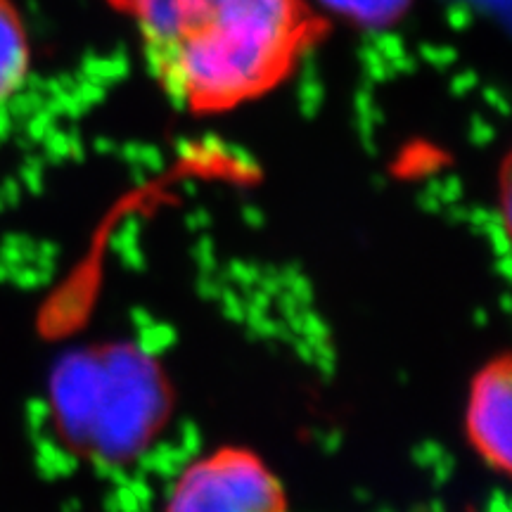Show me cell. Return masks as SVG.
<instances>
[{
  "mask_svg": "<svg viewBox=\"0 0 512 512\" xmlns=\"http://www.w3.org/2000/svg\"><path fill=\"white\" fill-rule=\"evenodd\" d=\"M131 22L152 79L190 114L273 93L323 41L309 0H107Z\"/></svg>",
  "mask_w": 512,
  "mask_h": 512,
  "instance_id": "1",
  "label": "cell"
},
{
  "mask_svg": "<svg viewBox=\"0 0 512 512\" xmlns=\"http://www.w3.org/2000/svg\"><path fill=\"white\" fill-rule=\"evenodd\" d=\"M166 512H287V496L264 460L226 448L178 477Z\"/></svg>",
  "mask_w": 512,
  "mask_h": 512,
  "instance_id": "2",
  "label": "cell"
},
{
  "mask_svg": "<svg viewBox=\"0 0 512 512\" xmlns=\"http://www.w3.org/2000/svg\"><path fill=\"white\" fill-rule=\"evenodd\" d=\"M465 425L477 456L498 472H508L512 437V375L508 358L489 363L475 377L467 399Z\"/></svg>",
  "mask_w": 512,
  "mask_h": 512,
  "instance_id": "3",
  "label": "cell"
},
{
  "mask_svg": "<svg viewBox=\"0 0 512 512\" xmlns=\"http://www.w3.org/2000/svg\"><path fill=\"white\" fill-rule=\"evenodd\" d=\"M31 36L12 0H0V107L8 105L29 79Z\"/></svg>",
  "mask_w": 512,
  "mask_h": 512,
  "instance_id": "4",
  "label": "cell"
}]
</instances>
